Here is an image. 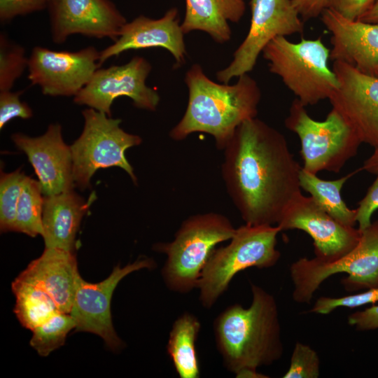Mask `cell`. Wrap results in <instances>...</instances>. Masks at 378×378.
<instances>
[{"mask_svg":"<svg viewBox=\"0 0 378 378\" xmlns=\"http://www.w3.org/2000/svg\"><path fill=\"white\" fill-rule=\"evenodd\" d=\"M223 150V180L243 220L252 225H276L301 193L302 167L284 136L254 118L236 129Z\"/></svg>","mask_w":378,"mask_h":378,"instance_id":"obj_1","label":"cell"},{"mask_svg":"<svg viewBox=\"0 0 378 378\" xmlns=\"http://www.w3.org/2000/svg\"><path fill=\"white\" fill-rule=\"evenodd\" d=\"M248 307L234 304L214 321L216 346L223 365L237 377H263L257 372L281 359L284 353L279 314L275 298L251 283Z\"/></svg>","mask_w":378,"mask_h":378,"instance_id":"obj_2","label":"cell"},{"mask_svg":"<svg viewBox=\"0 0 378 378\" xmlns=\"http://www.w3.org/2000/svg\"><path fill=\"white\" fill-rule=\"evenodd\" d=\"M238 78L234 85L218 83L206 76L200 65L193 64L185 76L187 108L170 137L181 141L192 133L203 132L211 135L216 147L223 150L242 122L256 118L261 98L253 78L248 74Z\"/></svg>","mask_w":378,"mask_h":378,"instance_id":"obj_3","label":"cell"},{"mask_svg":"<svg viewBox=\"0 0 378 378\" xmlns=\"http://www.w3.org/2000/svg\"><path fill=\"white\" fill-rule=\"evenodd\" d=\"M236 229L221 214H199L183 221L173 241L154 245L155 251L167 255L161 270L167 288L180 294L197 289L214 250L218 244L229 241Z\"/></svg>","mask_w":378,"mask_h":378,"instance_id":"obj_4","label":"cell"},{"mask_svg":"<svg viewBox=\"0 0 378 378\" xmlns=\"http://www.w3.org/2000/svg\"><path fill=\"white\" fill-rule=\"evenodd\" d=\"M276 225L246 224L236 229L227 245L216 248L204 267L197 288L204 309H211L239 272L251 267L270 268L281 257L276 249Z\"/></svg>","mask_w":378,"mask_h":378,"instance_id":"obj_5","label":"cell"},{"mask_svg":"<svg viewBox=\"0 0 378 378\" xmlns=\"http://www.w3.org/2000/svg\"><path fill=\"white\" fill-rule=\"evenodd\" d=\"M330 51L321 38L293 43L278 36L263 49L270 71L278 75L304 106L329 99L339 87L332 69L328 66Z\"/></svg>","mask_w":378,"mask_h":378,"instance_id":"obj_6","label":"cell"},{"mask_svg":"<svg viewBox=\"0 0 378 378\" xmlns=\"http://www.w3.org/2000/svg\"><path fill=\"white\" fill-rule=\"evenodd\" d=\"M289 272L292 298L299 304H309L321 284L339 273L347 274L342 280L347 291L378 287V218L361 231L358 243L343 256L330 262L300 258L290 265Z\"/></svg>","mask_w":378,"mask_h":378,"instance_id":"obj_7","label":"cell"},{"mask_svg":"<svg viewBox=\"0 0 378 378\" xmlns=\"http://www.w3.org/2000/svg\"><path fill=\"white\" fill-rule=\"evenodd\" d=\"M285 125L300 139L302 168L314 174L323 170L340 172L362 143L336 110L332 108L326 120L318 121L297 98L290 105Z\"/></svg>","mask_w":378,"mask_h":378,"instance_id":"obj_8","label":"cell"},{"mask_svg":"<svg viewBox=\"0 0 378 378\" xmlns=\"http://www.w3.org/2000/svg\"><path fill=\"white\" fill-rule=\"evenodd\" d=\"M82 115L83 130L70 146L74 185L84 190L89 187L97 169L111 167L125 170L136 184L137 178L125 153L139 145L141 138L124 131L120 127L121 120L112 118L92 108L83 110Z\"/></svg>","mask_w":378,"mask_h":378,"instance_id":"obj_9","label":"cell"},{"mask_svg":"<svg viewBox=\"0 0 378 378\" xmlns=\"http://www.w3.org/2000/svg\"><path fill=\"white\" fill-rule=\"evenodd\" d=\"M251 19L248 34L234 51L233 59L216 73L218 81L231 79L251 71L265 46L278 36L302 34L303 20L292 0H251Z\"/></svg>","mask_w":378,"mask_h":378,"instance_id":"obj_10","label":"cell"},{"mask_svg":"<svg viewBox=\"0 0 378 378\" xmlns=\"http://www.w3.org/2000/svg\"><path fill=\"white\" fill-rule=\"evenodd\" d=\"M150 62L135 56L127 63L97 69L89 83L75 96L74 102L111 116V105L120 97L132 99L136 108L155 111L160 97L146 84L151 71Z\"/></svg>","mask_w":378,"mask_h":378,"instance_id":"obj_11","label":"cell"},{"mask_svg":"<svg viewBox=\"0 0 378 378\" xmlns=\"http://www.w3.org/2000/svg\"><path fill=\"white\" fill-rule=\"evenodd\" d=\"M99 58L94 46L73 52L36 46L29 57L28 78L45 95L75 97L100 67Z\"/></svg>","mask_w":378,"mask_h":378,"instance_id":"obj_12","label":"cell"},{"mask_svg":"<svg viewBox=\"0 0 378 378\" xmlns=\"http://www.w3.org/2000/svg\"><path fill=\"white\" fill-rule=\"evenodd\" d=\"M155 261L150 258H141L121 267L116 265L110 275L99 283L85 281L80 276L77 281L74 300L70 314L74 318L76 331L88 332L101 337L113 351L124 346L112 323L111 298L118 283L129 274L155 267Z\"/></svg>","mask_w":378,"mask_h":378,"instance_id":"obj_13","label":"cell"},{"mask_svg":"<svg viewBox=\"0 0 378 378\" xmlns=\"http://www.w3.org/2000/svg\"><path fill=\"white\" fill-rule=\"evenodd\" d=\"M281 230H300L313 239L315 258L324 261L335 260L354 248L358 243L361 231L345 225L321 207L312 197L297 195L284 211L276 224Z\"/></svg>","mask_w":378,"mask_h":378,"instance_id":"obj_14","label":"cell"},{"mask_svg":"<svg viewBox=\"0 0 378 378\" xmlns=\"http://www.w3.org/2000/svg\"><path fill=\"white\" fill-rule=\"evenodd\" d=\"M339 87L328 99L362 143L378 147V76L334 61Z\"/></svg>","mask_w":378,"mask_h":378,"instance_id":"obj_15","label":"cell"},{"mask_svg":"<svg viewBox=\"0 0 378 378\" xmlns=\"http://www.w3.org/2000/svg\"><path fill=\"white\" fill-rule=\"evenodd\" d=\"M47 8L56 44L74 34L115 41L127 22L110 0H50Z\"/></svg>","mask_w":378,"mask_h":378,"instance_id":"obj_16","label":"cell"},{"mask_svg":"<svg viewBox=\"0 0 378 378\" xmlns=\"http://www.w3.org/2000/svg\"><path fill=\"white\" fill-rule=\"evenodd\" d=\"M12 140L33 166L43 196L73 190L71 150L62 139L60 125H50L46 132L37 137L15 133Z\"/></svg>","mask_w":378,"mask_h":378,"instance_id":"obj_17","label":"cell"},{"mask_svg":"<svg viewBox=\"0 0 378 378\" xmlns=\"http://www.w3.org/2000/svg\"><path fill=\"white\" fill-rule=\"evenodd\" d=\"M184 33L177 8H171L158 19L139 15L122 27L118 38L100 51L99 65L125 51L152 48L168 50L179 66L187 55Z\"/></svg>","mask_w":378,"mask_h":378,"instance_id":"obj_18","label":"cell"},{"mask_svg":"<svg viewBox=\"0 0 378 378\" xmlns=\"http://www.w3.org/2000/svg\"><path fill=\"white\" fill-rule=\"evenodd\" d=\"M321 16L332 35L330 58L378 76V24L349 20L328 8Z\"/></svg>","mask_w":378,"mask_h":378,"instance_id":"obj_19","label":"cell"},{"mask_svg":"<svg viewBox=\"0 0 378 378\" xmlns=\"http://www.w3.org/2000/svg\"><path fill=\"white\" fill-rule=\"evenodd\" d=\"M79 276L74 251L46 247L18 277L43 288L59 312L70 313Z\"/></svg>","mask_w":378,"mask_h":378,"instance_id":"obj_20","label":"cell"},{"mask_svg":"<svg viewBox=\"0 0 378 378\" xmlns=\"http://www.w3.org/2000/svg\"><path fill=\"white\" fill-rule=\"evenodd\" d=\"M89 206L73 190L44 196L41 236L46 247L74 251L77 231Z\"/></svg>","mask_w":378,"mask_h":378,"instance_id":"obj_21","label":"cell"},{"mask_svg":"<svg viewBox=\"0 0 378 378\" xmlns=\"http://www.w3.org/2000/svg\"><path fill=\"white\" fill-rule=\"evenodd\" d=\"M246 10L244 0H186V13L181 28L207 33L215 42L225 43L231 38L230 22H238Z\"/></svg>","mask_w":378,"mask_h":378,"instance_id":"obj_22","label":"cell"},{"mask_svg":"<svg viewBox=\"0 0 378 378\" xmlns=\"http://www.w3.org/2000/svg\"><path fill=\"white\" fill-rule=\"evenodd\" d=\"M200 330V321L190 312L181 314L172 326L166 349L180 378L200 377L196 349V342Z\"/></svg>","mask_w":378,"mask_h":378,"instance_id":"obj_23","label":"cell"},{"mask_svg":"<svg viewBox=\"0 0 378 378\" xmlns=\"http://www.w3.org/2000/svg\"><path fill=\"white\" fill-rule=\"evenodd\" d=\"M353 174L351 173L336 180L326 181L302 167L300 188L309 192L316 202L337 221L354 227L356 223V209H349L341 195L344 184Z\"/></svg>","mask_w":378,"mask_h":378,"instance_id":"obj_24","label":"cell"},{"mask_svg":"<svg viewBox=\"0 0 378 378\" xmlns=\"http://www.w3.org/2000/svg\"><path fill=\"white\" fill-rule=\"evenodd\" d=\"M15 295L14 312L21 325L33 330L59 312L52 298L43 288L17 277L12 283Z\"/></svg>","mask_w":378,"mask_h":378,"instance_id":"obj_25","label":"cell"},{"mask_svg":"<svg viewBox=\"0 0 378 378\" xmlns=\"http://www.w3.org/2000/svg\"><path fill=\"white\" fill-rule=\"evenodd\" d=\"M43 197L40 182L26 176L17 206L15 232L32 237L42 234Z\"/></svg>","mask_w":378,"mask_h":378,"instance_id":"obj_26","label":"cell"},{"mask_svg":"<svg viewBox=\"0 0 378 378\" xmlns=\"http://www.w3.org/2000/svg\"><path fill=\"white\" fill-rule=\"evenodd\" d=\"M76 327L70 313L59 312L32 330L30 345L40 356H47L64 344L67 334Z\"/></svg>","mask_w":378,"mask_h":378,"instance_id":"obj_27","label":"cell"},{"mask_svg":"<svg viewBox=\"0 0 378 378\" xmlns=\"http://www.w3.org/2000/svg\"><path fill=\"white\" fill-rule=\"evenodd\" d=\"M29 57L25 48L10 40L1 32L0 34V91L11 90L14 83L26 69Z\"/></svg>","mask_w":378,"mask_h":378,"instance_id":"obj_28","label":"cell"},{"mask_svg":"<svg viewBox=\"0 0 378 378\" xmlns=\"http://www.w3.org/2000/svg\"><path fill=\"white\" fill-rule=\"evenodd\" d=\"M26 176L20 169L1 172L0 178V229L1 232L14 231L17 206Z\"/></svg>","mask_w":378,"mask_h":378,"instance_id":"obj_29","label":"cell"},{"mask_svg":"<svg viewBox=\"0 0 378 378\" xmlns=\"http://www.w3.org/2000/svg\"><path fill=\"white\" fill-rule=\"evenodd\" d=\"M320 374L318 353L308 344L295 342L289 367L283 378H318Z\"/></svg>","mask_w":378,"mask_h":378,"instance_id":"obj_30","label":"cell"},{"mask_svg":"<svg viewBox=\"0 0 378 378\" xmlns=\"http://www.w3.org/2000/svg\"><path fill=\"white\" fill-rule=\"evenodd\" d=\"M378 302V287L342 297L321 296L314 302L310 312L327 315L340 307L354 309Z\"/></svg>","mask_w":378,"mask_h":378,"instance_id":"obj_31","label":"cell"},{"mask_svg":"<svg viewBox=\"0 0 378 378\" xmlns=\"http://www.w3.org/2000/svg\"><path fill=\"white\" fill-rule=\"evenodd\" d=\"M22 93L23 91H0L1 130L13 118L28 119L32 116L31 108L26 102L20 100Z\"/></svg>","mask_w":378,"mask_h":378,"instance_id":"obj_32","label":"cell"},{"mask_svg":"<svg viewBox=\"0 0 378 378\" xmlns=\"http://www.w3.org/2000/svg\"><path fill=\"white\" fill-rule=\"evenodd\" d=\"M50 0H0V21L6 23L13 18L48 7Z\"/></svg>","mask_w":378,"mask_h":378,"instance_id":"obj_33","label":"cell"},{"mask_svg":"<svg viewBox=\"0 0 378 378\" xmlns=\"http://www.w3.org/2000/svg\"><path fill=\"white\" fill-rule=\"evenodd\" d=\"M376 175V179L356 209V220L360 231L370 225L372 216L378 209V174Z\"/></svg>","mask_w":378,"mask_h":378,"instance_id":"obj_34","label":"cell"},{"mask_svg":"<svg viewBox=\"0 0 378 378\" xmlns=\"http://www.w3.org/2000/svg\"><path fill=\"white\" fill-rule=\"evenodd\" d=\"M377 0H330L328 8L338 13L343 17L355 20H358Z\"/></svg>","mask_w":378,"mask_h":378,"instance_id":"obj_35","label":"cell"},{"mask_svg":"<svg viewBox=\"0 0 378 378\" xmlns=\"http://www.w3.org/2000/svg\"><path fill=\"white\" fill-rule=\"evenodd\" d=\"M347 321L358 331L378 329V304L351 313L349 315Z\"/></svg>","mask_w":378,"mask_h":378,"instance_id":"obj_36","label":"cell"},{"mask_svg":"<svg viewBox=\"0 0 378 378\" xmlns=\"http://www.w3.org/2000/svg\"><path fill=\"white\" fill-rule=\"evenodd\" d=\"M330 0H292V3L302 20L321 15L328 8Z\"/></svg>","mask_w":378,"mask_h":378,"instance_id":"obj_37","label":"cell"},{"mask_svg":"<svg viewBox=\"0 0 378 378\" xmlns=\"http://www.w3.org/2000/svg\"><path fill=\"white\" fill-rule=\"evenodd\" d=\"M361 169L370 174H378V147L374 148L372 154L364 162Z\"/></svg>","mask_w":378,"mask_h":378,"instance_id":"obj_38","label":"cell"},{"mask_svg":"<svg viewBox=\"0 0 378 378\" xmlns=\"http://www.w3.org/2000/svg\"><path fill=\"white\" fill-rule=\"evenodd\" d=\"M358 20L365 22L378 24V0Z\"/></svg>","mask_w":378,"mask_h":378,"instance_id":"obj_39","label":"cell"}]
</instances>
